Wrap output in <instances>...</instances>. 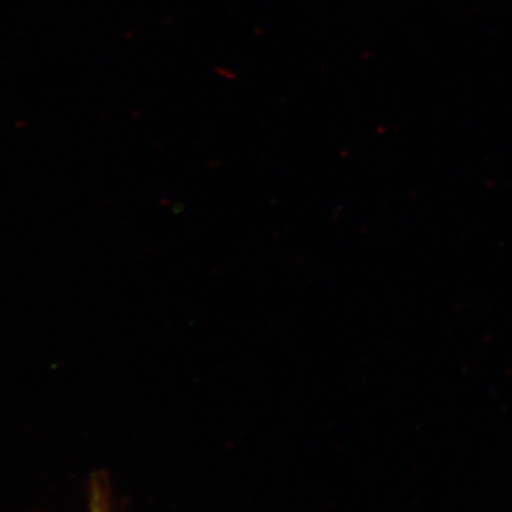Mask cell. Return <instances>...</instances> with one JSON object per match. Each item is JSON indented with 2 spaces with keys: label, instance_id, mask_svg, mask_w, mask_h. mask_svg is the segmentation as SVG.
Returning a JSON list of instances; mask_svg holds the SVG:
<instances>
[{
  "label": "cell",
  "instance_id": "cell-1",
  "mask_svg": "<svg viewBox=\"0 0 512 512\" xmlns=\"http://www.w3.org/2000/svg\"><path fill=\"white\" fill-rule=\"evenodd\" d=\"M96 512H101V511H96Z\"/></svg>",
  "mask_w": 512,
  "mask_h": 512
}]
</instances>
